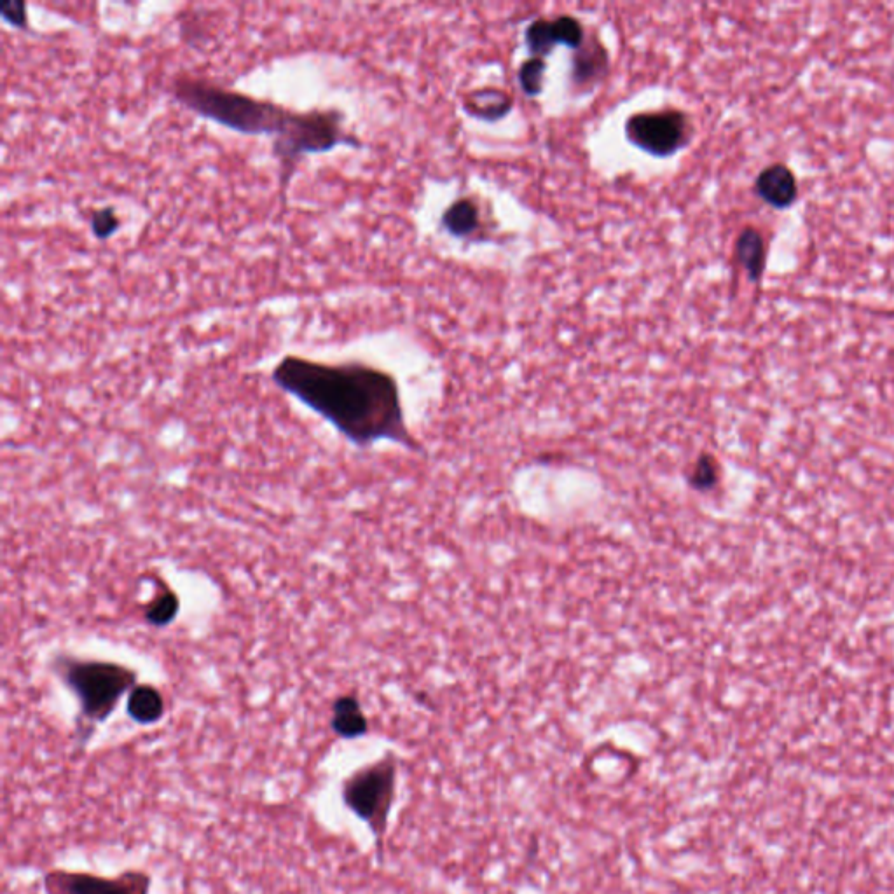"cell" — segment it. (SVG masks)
Listing matches in <instances>:
<instances>
[{
	"instance_id": "d6986e66",
	"label": "cell",
	"mask_w": 894,
	"mask_h": 894,
	"mask_svg": "<svg viewBox=\"0 0 894 894\" xmlns=\"http://www.w3.org/2000/svg\"><path fill=\"white\" fill-rule=\"evenodd\" d=\"M0 13H2L4 21H7L11 27L27 30V4L23 0H6L0 6Z\"/></svg>"
},
{
	"instance_id": "52a82bcc",
	"label": "cell",
	"mask_w": 894,
	"mask_h": 894,
	"mask_svg": "<svg viewBox=\"0 0 894 894\" xmlns=\"http://www.w3.org/2000/svg\"><path fill=\"white\" fill-rule=\"evenodd\" d=\"M755 193L772 208L784 210L797 201V179L786 165L767 166L755 180Z\"/></svg>"
},
{
	"instance_id": "277c9868",
	"label": "cell",
	"mask_w": 894,
	"mask_h": 894,
	"mask_svg": "<svg viewBox=\"0 0 894 894\" xmlns=\"http://www.w3.org/2000/svg\"><path fill=\"white\" fill-rule=\"evenodd\" d=\"M397 765L392 757L365 765L344 779L341 797L348 809L369 826L381 847L395 798Z\"/></svg>"
},
{
	"instance_id": "9c48e42d",
	"label": "cell",
	"mask_w": 894,
	"mask_h": 894,
	"mask_svg": "<svg viewBox=\"0 0 894 894\" xmlns=\"http://www.w3.org/2000/svg\"><path fill=\"white\" fill-rule=\"evenodd\" d=\"M331 729L341 739H357L367 734L369 722L355 695H339L332 702Z\"/></svg>"
},
{
	"instance_id": "2e32d148",
	"label": "cell",
	"mask_w": 894,
	"mask_h": 894,
	"mask_svg": "<svg viewBox=\"0 0 894 894\" xmlns=\"http://www.w3.org/2000/svg\"><path fill=\"white\" fill-rule=\"evenodd\" d=\"M552 32L558 46L571 49H580L584 46V25L573 16H559L556 20H552Z\"/></svg>"
},
{
	"instance_id": "7a4b0ae2",
	"label": "cell",
	"mask_w": 894,
	"mask_h": 894,
	"mask_svg": "<svg viewBox=\"0 0 894 894\" xmlns=\"http://www.w3.org/2000/svg\"><path fill=\"white\" fill-rule=\"evenodd\" d=\"M172 95L189 111L227 130L275 137L273 154L282 165L283 187L306 154H324L339 145H362L344 130V116L339 111H290L275 102L189 76L175 77Z\"/></svg>"
},
{
	"instance_id": "e0dca14e",
	"label": "cell",
	"mask_w": 894,
	"mask_h": 894,
	"mask_svg": "<svg viewBox=\"0 0 894 894\" xmlns=\"http://www.w3.org/2000/svg\"><path fill=\"white\" fill-rule=\"evenodd\" d=\"M545 70L547 63L542 58H530L519 69V84L528 97H538L544 90Z\"/></svg>"
},
{
	"instance_id": "4fadbf2b",
	"label": "cell",
	"mask_w": 894,
	"mask_h": 894,
	"mask_svg": "<svg viewBox=\"0 0 894 894\" xmlns=\"http://www.w3.org/2000/svg\"><path fill=\"white\" fill-rule=\"evenodd\" d=\"M510 109H512V98L507 97L503 91L493 88L475 91L465 100L467 114L484 121H498L507 116Z\"/></svg>"
},
{
	"instance_id": "5bb4252c",
	"label": "cell",
	"mask_w": 894,
	"mask_h": 894,
	"mask_svg": "<svg viewBox=\"0 0 894 894\" xmlns=\"http://www.w3.org/2000/svg\"><path fill=\"white\" fill-rule=\"evenodd\" d=\"M156 584H158V591H156V596L145 605L144 619L151 626L166 627L177 619L180 612V599L161 580H158Z\"/></svg>"
},
{
	"instance_id": "9a60e30c",
	"label": "cell",
	"mask_w": 894,
	"mask_h": 894,
	"mask_svg": "<svg viewBox=\"0 0 894 894\" xmlns=\"http://www.w3.org/2000/svg\"><path fill=\"white\" fill-rule=\"evenodd\" d=\"M524 41H526V46L530 49L531 58H542V60H545L547 56L551 55L554 48L558 46L556 39H554V32H552V20L540 18V20L530 23L528 28H526V32H524Z\"/></svg>"
},
{
	"instance_id": "3957f363",
	"label": "cell",
	"mask_w": 894,
	"mask_h": 894,
	"mask_svg": "<svg viewBox=\"0 0 894 894\" xmlns=\"http://www.w3.org/2000/svg\"><path fill=\"white\" fill-rule=\"evenodd\" d=\"M53 666L79 702L77 741L83 746L95 734L98 723L107 722L124 695L138 685L137 673L116 662L58 655Z\"/></svg>"
},
{
	"instance_id": "8fae6325",
	"label": "cell",
	"mask_w": 894,
	"mask_h": 894,
	"mask_svg": "<svg viewBox=\"0 0 894 894\" xmlns=\"http://www.w3.org/2000/svg\"><path fill=\"white\" fill-rule=\"evenodd\" d=\"M736 255L739 264L746 269L753 283L760 282L765 269V243L762 234L753 227H746L736 241Z\"/></svg>"
},
{
	"instance_id": "7c38bea8",
	"label": "cell",
	"mask_w": 894,
	"mask_h": 894,
	"mask_svg": "<svg viewBox=\"0 0 894 894\" xmlns=\"http://www.w3.org/2000/svg\"><path fill=\"white\" fill-rule=\"evenodd\" d=\"M441 224L454 238H468L481 229V212L474 201L461 198L442 214Z\"/></svg>"
},
{
	"instance_id": "ffe728a7",
	"label": "cell",
	"mask_w": 894,
	"mask_h": 894,
	"mask_svg": "<svg viewBox=\"0 0 894 894\" xmlns=\"http://www.w3.org/2000/svg\"><path fill=\"white\" fill-rule=\"evenodd\" d=\"M716 477H718V472H716L715 463L709 460V458H704L695 467L694 475H692V484L697 486V488H709V486L715 484Z\"/></svg>"
},
{
	"instance_id": "ac0fdd59",
	"label": "cell",
	"mask_w": 894,
	"mask_h": 894,
	"mask_svg": "<svg viewBox=\"0 0 894 894\" xmlns=\"http://www.w3.org/2000/svg\"><path fill=\"white\" fill-rule=\"evenodd\" d=\"M121 219L112 207L95 210L90 217V229L97 240H109L119 231Z\"/></svg>"
},
{
	"instance_id": "30bf717a",
	"label": "cell",
	"mask_w": 894,
	"mask_h": 894,
	"mask_svg": "<svg viewBox=\"0 0 894 894\" xmlns=\"http://www.w3.org/2000/svg\"><path fill=\"white\" fill-rule=\"evenodd\" d=\"M126 713L138 725H154L165 716V697L152 685H137L128 694Z\"/></svg>"
},
{
	"instance_id": "ba28073f",
	"label": "cell",
	"mask_w": 894,
	"mask_h": 894,
	"mask_svg": "<svg viewBox=\"0 0 894 894\" xmlns=\"http://www.w3.org/2000/svg\"><path fill=\"white\" fill-rule=\"evenodd\" d=\"M608 72V53L605 46L598 39H589L584 42L582 48L577 49V55L571 62V83L580 90L592 88L601 81Z\"/></svg>"
},
{
	"instance_id": "6da1fadb",
	"label": "cell",
	"mask_w": 894,
	"mask_h": 894,
	"mask_svg": "<svg viewBox=\"0 0 894 894\" xmlns=\"http://www.w3.org/2000/svg\"><path fill=\"white\" fill-rule=\"evenodd\" d=\"M271 379L355 446L392 441L416 447L404 421L399 385L388 372L362 362L324 364L287 355Z\"/></svg>"
},
{
	"instance_id": "8992f818",
	"label": "cell",
	"mask_w": 894,
	"mask_h": 894,
	"mask_svg": "<svg viewBox=\"0 0 894 894\" xmlns=\"http://www.w3.org/2000/svg\"><path fill=\"white\" fill-rule=\"evenodd\" d=\"M151 888V875L142 870H126L116 877L51 870L42 877L46 894H149Z\"/></svg>"
},
{
	"instance_id": "5b68a950",
	"label": "cell",
	"mask_w": 894,
	"mask_h": 894,
	"mask_svg": "<svg viewBox=\"0 0 894 894\" xmlns=\"http://www.w3.org/2000/svg\"><path fill=\"white\" fill-rule=\"evenodd\" d=\"M690 121L685 112H640L629 117L626 137L640 151L654 158H669L690 142Z\"/></svg>"
}]
</instances>
